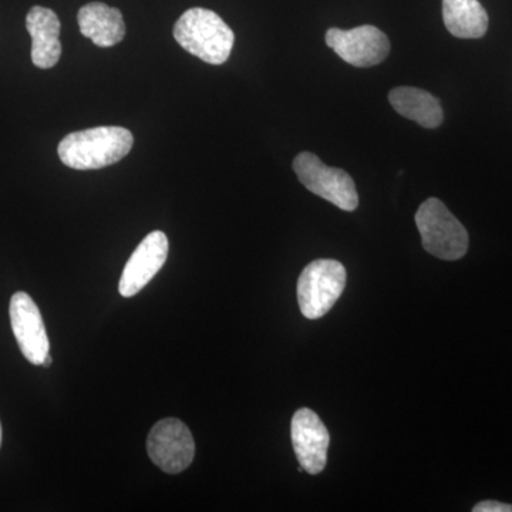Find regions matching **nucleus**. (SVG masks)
<instances>
[{"label":"nucleus","mask_w":512,"mask_h":512,"mask_svg":"<svg viewBox=\"0 0 512 512\" xmlns=\"http://www.w3.org/2000/svg\"><path fill=\"white\" fill-rule=\"evenodd\" d=\"M133 144V134L127 128L94 127L64 137L57 153L62 163L74 170H99L123 160Z\"/></svg>","instance_id":"f257e3e1"},{"label":"nucleus","mask_w":512,"mask_h":512,"mask_svg":"<svg viewBox=\"0 0 512 512\" xmlns=\"http://www.w3.org/2000/svg\"><path fill=\"white\" fill-rule=\"evenodd\" d=\"M174 37L192 56L215 66L227 62L235 42L227 23L217 13L202 8H192L181 15L174 26Z\"/></svg>","instance_id":"f03ea898"},{"label":"nucleus","mask_w":512,"mask_h":512,"mask_svg":"<svg viewBox=\"0 0 512 512\" xmlns=\"http://www.w3.org/2000/svg\"><path fill=\"white\" fill-rule=\"evenodd\" d=\"M423 247L444 261H457L468 251V232L437 198H429L416 214Z\"/></svg>","instance_id":"7ed1b4c3"},{"label":"nucleus","mask_w":512,"mask_h":512,"mask_svg":"<svg viewBox=\"0 0 512 512\" xmlns=\"http://www.w3.org/2000/svg\"><path fill=\"white\" fill-rule=\"evenodd\" d=\"M346 286V269L335 259H318L306 265L298 281V302L302 315L322 318L339 301Z\"/></svg>","instance_id":"20e7f679"},{"label":"nucleus","mask_w":512,"mask_h":512,"mask_svg":"<svg viewBox=\"0 0 512 512\" xmlns=\"http://www.w3.org/2000/svg\"><path fill=\"white\" fill-rule=\"evenodd\" d=\"M293 170L306 190L323 200L332 202L343 211H355L359 205L355 181L346 171L328 167L315 154H299L293 161Z\"/></svg>","instance_id":"39448f33"},{"label":"nucleus","mask_w":512,"mask_h":512,"mask_svg":"<svg viewBox=\"0 0 512 512\" xmlns=\"http://www.w3.org/2000/svg\"><path fill=\"white\" fill-rule=\"evenodd\" d=\"M147 451L151 461L164 473L178 474L194 460L195 443L183 421L164 419L151 429Z\"/></svg>","instance_id":"423d86ee"},{"label":"nucleus","mask_w":512,"mask_h":512,"mask_svg":"<svg viewBox=\"0 0 512 512\" xmlns=\"http://www.w3.org/2000/svg\"><path fill=\"white\" fill-rule=\"evenodd\" d=\"M326 45L335 50L336 55L355 67H372L389 56V37L376 26H359L352 30L329 29Z\"/></svg>","instance_id":"0eeeda50"},{"label":"nucleus","mask_w":512,"mask_h":512,"mask_svg":"<svg viewBox=\"0 0 512 512\" xmlns=\"http://www.w3.org/2000/svg\"><path fill=\"white\" fill-rule=\"evenodd\" d=\"M10 323L20 352L32 365L42 366L49 355L50 343L47 338L42 313L26 292H16L10 299Z\"/></svg>","instance_id":"6e6552de"},{"label":"nucleus","mask_w":512,"mask_h":512,"mask_svg":"<svg viewBox=\"0 0 512 512\" xmlns=\"http://www.w3.org/2000/svg\"><path fill=\"white\" fill-rule=\"evenodd\" d=\"M292 443L303 470L312 476L322 473L328 463L329 431L318 414L301 409L293 414Z\"/></svg>","instance_id":"1a4fd4ad"},{"label":"nucleus","mask_w":512,"mask_h":512,"mask_svg":"<svg viewBox=\"0 0 512 512\" xmlns=\"http://www.w3.org/2000/svg\"><path fill=\"white\" fill-rule=\"evenodd\" d=\"M168 256V238L164 232L154 231L141 241L130 256L123 275L119 291L124 298H131L143 291L163 268Z\"/></svg>","instance_id":"9d476101"},{"label":"nucleus","mask_w":512,"mask_h":512,"mask_svg":"<svg viewBox=\"0 0 512 512\" xmlns=\"http://www.w3.org/2000/svg\"><path fill=\"white\" fill-rule=\"evenodd\" d=\"M26 29L32 37V62L39 69H52L62 56L60 20L52 9L33 6L26 16Z\"/></svg>","instance_id":"9b49d317"},{"label":"nucleus","mask_w":512,"mask_h":512,"mask_svg":"<svg viewBox=\"0 0 512 512\" xmlns=\"http://www.w3.org/2000/svg\"><path fill=\"white\" fill-rule=\"evenodd\" d=\"M80 32L99 47H113L126 36L123 15L106 3L92 2L84 5L77 15Z\"/></svg>","instance_id":"f8f14e48"},{"label":"nucleus","mask_w":512,"mask_h":512,"mask_svg":"<svg viewBox=\"0 0 512 512\" xmlns=\"http://www.w3.org/2000/svg\"><path fill=\"white\" fill-rule=\"evenodd\" d=\"M389 101L397 113L416 121L421 127L437 128L443 123V109L433 94L416 87H397L389 94Z\"/></svg>","instance_id":"ddd939ff"},{"label":"nucleus","mask_w":512,"mask_h":512,"mask_svg":"<svg viewBox=\"0 0 512 512\" xmlns=\"http://www.w3.org/2000/svg\"><path fill=\"white\" fill-rule=\"evenodd\" d=\"M443 20L458 39H480L488 29L487 10L478 0H443Z\"/></svg>","instance_id":"4468645a"},{"label":"nucleus","mask_w":512,"mask_h":512,"mask_svg":"<svg viewBox=\"0 0 512 512\" xmlns=\"http://www.w3.org/2000/svg\"><path fill=\"white\" fill-rule=\"evenodd\" d=\"M473 512H512V505L493 500L481 501L473 508Z\"/></svg>","instance_id":"2eb2a0df"},{"label":"nucleus","mask_w":512,"mask_h":512,"mask_svg":"<svg viewBox=\"0 0 512 512\" xmlns=\"http://www.w3.org/2000/svg\"><path fill=\"white\" fill-rule=\"evenodd\" d=\"M50 365H52V356L47 355L45 357V360H43V365L42 366L49 367Z\"/></svg>","instance_id":"dca6fc26"},{"label":"nucleus","mask_w":512,"mask_h":512,"mask_svg":"<svg viewBox=\"0 0 512 512\" xmlns=\"http://www.w3.org/2000/svg\"><path fill=\"white\" fill-rule=\"evenodd\" d=\"M0 444H2V426H0Z\"/></svg>","instance_id":"f3484780"}]
</instances>
